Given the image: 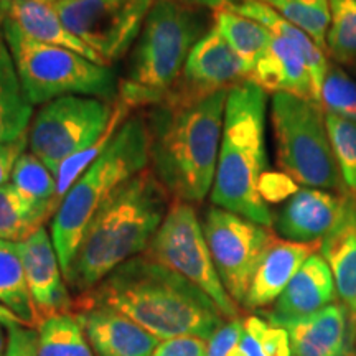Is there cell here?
Listing matches in <instances>:
<instances>
[{
    "label": "cell",
    "mask_w": 356,
    "mask_h": 356,
    "mask_svg": "<svg viewBox=\"0 0 356 356\" xmlns=\"http://www.w3.org/2000/svg\"><path fill=\"white\" fill-rule=\"evenodd\" d=\"M10 184L15 185L26 197L32 198L51 218L55 216L63 200L58 195L56 177L32 152H25L19 159L12 172Z\"/></svg>",
    "instance_id": "83f0119b"
},
{
    "label": "cell",
    "mask_w": 356,
    "mask_h": 356,
    "mask_svg": "<svg viewBox=\"0 0 356 356\" xmlns=\"http://www.w3.org/2000/svg\"><path fill=\"white\" fill-rule=\"evenodd\" d=\"M38 356H95L81 323L71 314H58L38 323Z\"/></svg>",
    "instance_id": "4316f807"
},
{
    "label": "cell",
    "mask_w": 356,
    "mask_h": 356,
    "mask_svg": "<svg viewBox=\"0 0 356 356\" xmlns=\"http://www.w3.org/2000/svg\"><path fill=\"white\" fill-rule=\"evenodd\" d=\"M0 304L19 317L26 327L40 323L17 243L0 239Z\"/></svg>",
    "instance_id": "cb8c5ba5"
},
{
    "label": "cell",
    "mask_w": 356,
    "mask_h": 356,
    "mask_svg": "<svg viewBox=\"0 0 356 356\" xmlns=\"http://www.w3.org/2000/svg\"><path fill=\"white\" fill-rule=\"evenodd\" d=\"M144 254L202 289L222 317L236 318L238 309L218 275L203 226L190 203L173 200Z\"/></svg>",
    "instance_id": "9c48e42d"
},
{
    "label": "cell",
    "mask_w": 356,
    "mask_h": 356,
    "mask_svg": "<svg viewBox=\"0 0 356 356\" xmlns=\"http://www.w3.org/2000/svg\"><path fill=\"white\" fill-rule=\"evenodd\" d=\"M0 35L32 106H43L63 96H91L106 101L118 97L119 83L111 66L97 65L68 48L35 42L8 25H0Z\"/></svg>",
    "instance_id": "52a82bcc"
},
{
    "label": "cell",
    "mask_w": 356,
    "mask_h": 356,
    "mask_svg": "<svg viewBox=\"0 0 356 356\" xmlns=\"http://www.w3.org/2000/svg\"><path fill=\"white\" fill-rule=\"evenodd\" d=\"M13 70H15V66H13L10 51H8L2 35H0V84H2L3 79H6Z\"/></svg>",
    "instance_id": "7bdbcfd3"
},
{
    "label": "cell",
    "mask_w": 356,
    "mask_h": 356,
    "mask_svg": "<svg viewBox=\"0 0 356 356\" xmlns=\"http://www.w3.org/2000/svg\"><path fill=\"white\" fill-rule=\"evenodd\" d=\"M149 167L145 114L132 113L106 150L74 181L51 218V239L68 280L88 226L119 186Z\"/></svg>",
    "instance_id": "5b68a950"
},
{
    "label": "cell",
    "mask_w": 356,
    "mask_h": 356,
    "mask_svg": "<svg viewBox=\"0 0 356 356\" xmlns=\"http://www.w3.org/2000/svg\"><path fill=\"white\" fill-rule=\"evenodd\" d=\"M7 345H8V340L6 341V335H3V330H2V323H0V356L6 355Z\"/></svg>",
    "instance_id": "f6af8a7d"
},
{
    "label": "cell",
    "mask_w": 356,
    "mask_h": 356,
    "mask_svg": "<svg viewBox=\"0 0 356 356\" xmlns=\"http://www.w3.org/2000/svg\"><path fill=\"white\" fill-rule=\"evenodd\" d=\"M172 202L150 167L119 186L88 226L66 282L88 292L124 262L145 252Z\"/></svg>",
    "instance_id": "3957f363"
},
{
    "label": "cell",
    "mask_w": 356,
    "mask_h": 356,
    "mask_svg": "<svg viewBox=\"0 0 356 356\" xmlns=\"http://www.w3.org/2000/svg\"><path fill=\"white\" fill-rule=\"evenodd\" d=\"M114 114V102L63 96L43 104L29 127V149L55 173L73 155L96 144Z\"/></svg>",
    "instance_id": "30bf717a"
},
{
    "label": "cell",
    "mask_w": 356,
    "mask_h": 356,
    "mask_svg": "<svg viewBox=\"0 0 356 356\" xmlns=\"http://www.w3.org/2000/svg\"><path fill=\"white\" fill-rule=\"evenodd\" d=\"M327 53L340 65L356 61V0H330Z\"/></svg>",
    "instance_id": "1f68e13d"
},
{
    "label": "cell",
    "mask_w": 356,
    "mask_h": 356,
    "mask_svg": "<svg viewBox=\"0 0 356 356\" xmlns=\"http://www.w3.org/2000/svg\"><path fill=\"white\" fill-rule=\"evenodd\" d=\"M213 22H215L213 25L216 26L218 32L238 53V56L244 61L249 74H251L257 61L264 56L267 48H269L273 33L259 22L231 10L215 12L213 13Z\"/></svg>",
    "instance_id": "d4e9b609"
},
{
    "label": "cell",
    "mask_w": 356,
    "mask_h": 356,
    "mask_svg": "<svg viewBox=\"0 0 356 356\" xmlns=\"http://www.w3.org/2000/svg\"><path fill=\"white\" fill-rule=\"evenodd\" d=\"M79 305L113 309L163 341L210 340L222 325L220 309L202 289L145 254L124 262L84 292Z\"/></svg>",
    "instance_id": "7a4b0ae2"
},
{
    "label": "cell",
    "mask_w": 356,
    "mask_h": 356,
    "mask_svg": "<svg viewBox=\"0 0 356 356\" xmlns=\"http://www.w3.org/2000/svg\"><path fill=\"white\" fill-rule=\"evenodd\" d=\"M239 348H241V351L246 356H266L259 341H257L256 338L246 330H243L241 341H239Z\"/></svg>",
    "instance_id": "b9f144b4"
},
{
    "label": "cell",
    "mask_w": 356,
    "mask_h": 356,
    "mask_svg": "<svg viewBox=\"0 0 356 356\" xmlns=\"http://www.w3.org/2000/svg\"><path fill=\"white\" fill-rule=\"evenodd\" d=\"M348 307L327 305L309 317L280 325L291 337L293 356H341Z\"/></svg>",
    "instance_id": "44dd1931"
},
{
    "label": "cell",
    "mask_w": 356,
    "mask_h": 356,
    "mask_svg": "<svg viewBox=\"0 0 356 356\" xmlns=\"http://www.w3.org/2000/svg\"><path fill=\"white\" fill-rule=\"evenodd\" d=\"M74 317L99 356H152L159 346L157 337L108 307L79 305Z\"/></svg>",
    "instance_id": "2e32d148"
},
{
    "label": "cell",
    "mask_w": 356,
    "mask_h": 356,
    "mask_svg": "<svg viewBox=\"0 0 356 356\" xmlns=\"http://www.w3.org/2000/svg\"><path fill=\"white\" fill-rule=\"evenodd\" d=\"M38 333L32 327L15 325L8 328V345L3 356H38Z\"/></svg>",
    "instance_id": "f35d334b"
},
{
    "label": "cell",
    "mask_w": 356,
    "mask_h": 356,
    "mask_svg": "<svg viewBox=\"0 0 356 356\" xmlns=\"http://www.w3.org/2000/svg\"><path fill=\"white\" fill-rule=\"evenodd\" d=\"M335 289L328 262L322 256L312 254L280 293L274 310L267 312L266 317L275 327L309 317L335 300Z\"/></svg>",
    "instance_id": "ac0fdd59"
},
{
    "label": "cell",
    "mask_w": 356,
    "mask_h": 356,
    "mask_svg": "<svg viewBox=\"0 0 356 356\" xmlns=\"http://www.w3.org/2000/svg\"><path fill=\"white\" fill-rule=\"evenodd\" d=\"M204 238L222 286L244 304L257 267L275 236L266 226L213 207L202 222Z\"/></svg>",
    "instance_id": "7c38bea8"
},
{
    "label": "cell",
    "mask_w": 356,
    "mask_h": 356,
    "mask_svg": "<svg viewBox=\"0 0 356 356\" xmlns=\"http://www.w3.org/2000/svg\"><path fill=\"white\" fill-rule=\"evenodd\" d=\"M152 356H207V345L198 337H177L160 343Z\"/></svg>",
    "instance_id": "ab89813d"
},
{
    "label": "cell",
    "mask_w": 356,
    "mask_h": 356,
    "mask_svg": "<svg viewBox=\"0 0 356 356\" xmlns=\"http://www.w3.org/2000/svg\"><path fill=\"white\" fill-rule=\"evenodd\" d=\"M314 254V244L275 238L257 267L244 300L249 309H259L279 299L297 270Z\"/></svg>",
    "instance_id": "ffe728a7"
},
{
    "label": "cell",
    "mask_w": 356,
    "mask_h": 356,
    "mask_svg": "<svg viewBox=\"0 0 356 356\" xmlns=\"http://www.w3.org/2000/svg\"><path fill=\"white\" fill-rule=\"evenodd\" d=\"M243 330V322L236 318L226 325L222 323L210 338V343L207 346V356H228L231 351L239 346Z\"/></svg>",
    "instance_id": "8d00e7d4"
},
{
    "label": "cell",
    "mask_w": 356,
    "mask_h": 356,
    "mask_svg": "<svg viewBox=\"0 0 356 356\" xmlns=\"http://www.w3.org/2000/svg\"><path fill=\"white\" fill-rule=\"evenodd\" d=\"M299 190V184L282 170H266L259 180V195L266 203H282L292 198Z\"/></svg>",
    "instance_id": "d590c367"
},
{
    "label": "cell",
    "mask_w": 356,
    "mask_h": 356,
    "mask_svg": "<svg viewBox=\"0 0 356 356\" xmlns=\"http://www.w3.org/2000/svg\"><path fill=\"white\" fill-rule=\"evenodd\" d=\"M229 10L239 13V15L243 17H248V19L259 22V24L264 25L270 33L279 35V37H284L296 43L305 58L307 66H309L312 73V78H314L315 88H317L320 95L325 73H327L328 66H330V61L327 60L325 51L320 50L318 44L315 43L309 35L302 32L300 29H297L296 25L284 19L282 15H279L274 8L266 6L261 0H239L238 3H234V6L229 8Z\"/></svg>",
    "instance_id": "603a6c76"
},
{
    "label": "cell",
    "mask_w": 356,
    "mask_h": 356,
    "mask_svg": "<svg viewBox=\"0 0 356 356\" xmlns=\"http://www.w3.org/2000/svg\"><path fill=\"white\" fill-rule=\"evenodd\" d=\"M228 356H246V355H244L243 351H241V348H239V346H238V348H234Z\"/></svg>",
    "instance_id": "7dc6e473"
},
{
    "label": "cell",
    "mask_w": 356,
    "mask_h": 356,
    "mask_svg": "<svg viewBox=\"0 0 356 356\" xmlns=\"http://www.w3.org/2000/svg\"><path fill=\"white\" fill-rule=\"evenodd\" d=\"M0 25L12 26L35 42L68 48L97 65H104L95 51L66 29L51 0H0Z\"/></svg>",
    "instance_id": "d6986e66"
},
{
    "label": "cell",
    "mask_w": 356,
    "mask_h": 356,
    "mask_svg": "<svg viewBox=\"0 0 356 356\" xmlns=\"http://www.w3.org/2000/svg\"><path fill=\"white\" fill-rule=\"evenodd\" d=\"M228 92L190 97L172 89L147 109L149 167L173 200L193 204L211 193Z\"/></svg>",
    "instance_id": "6da1fadb"
},
{
    "label": "cell",
    "mask_w": 356,
    "mask_h": 356,
    "mask_svg": "<svg viewBox=\"0 0 356 356\" xmlns=\"http://www.w3.org/2000/svg\"><path fill=\"white\" fill-rule=\"evenodd\" d=\"M346 68H348L350 73L353 74L355 79H356V61H353V63H350V65H346Z\"/></svg>",
    "instance_id": "bcb514c9"
},
{
    "label": "cell",
    "mask_w": 356,
    "mask_h": 356,
    "mask_svg": "<svg viewBox=\"0 0 356 356\" xmlns=\"http://www.w3.org/2000/svg\"><path fill=\"white\" fill-rule=\"evenodd\" d=\"M50 218L15 185L0 186V239L12 243L25 241Z\"/></svg>",
    "instance_id": "484cf974"
},
{
    "label": "cell",
    "mask_w": 356,
    "mask_h": 356,
    "mask_svg": "<svg viewBox=\"0 0 356 356\" xmlns=\"http://www.w3.org/2000/svg\"><path fill=\"white\" fill-rule=\"evenodd\" d=\"M320 249L330 266L338 293L345 305L356 312V195H348L343 218L322 239Z\"/></svg>",
    "instance_id": "7402d4cb"
},
{
    "label": "cell",
    "mask_w": 356,
    "mask_h": 356,
    "mask_svg": "<svg viewBox=\"0 0 356 356\" xmlns=\"http://www.w3.org/2000/svg\"><path fill=\"white\" fill-rule=\"evenodd\" d=\"M24 262L26 286L38 312L40 322L58 314H68L71 299L63 282L60 259L47 228L35 231L25 241L17 243Z\"/></svg>",
    "instance_id": "5bb4252c"
},
{
    "label": "cell",
    "mask_w": 356,
    "mask_h": 356,
    "mask_svg": "<svg viewBox=\"0 0 356 356\" xmlns=\"http://www.w3.org/2000/svg\"><path fill=\"white\" fill-rule=\"evenodd\" d=\"M33 119V106L26 99L13 70L0 84V144L13 140L29 131Z\"/></svg>",
    "instance_id": "f546056e"
},
{
    "label": "cell",
    "mask_w": 356,
    "mask_h": 356,
    "mask_svg": "<svg viewBox=\"0 0 356 356\" xmlns=\"http://www.w3.org/2000/svg\"><path fill=\"white\" fill-rule=\"evenodd\" d=\"M172 2L181 3V6L193 8H211V10H229L239 0H172Z\"/></svg>",
    "instance_id": "60d3db41"
},
{
    "label": "cell",
    "mask_w": 356,
    "mask_h": 356,
    "mask_svg": "<svg viewBox=\"0 0 356 356\" xmlns=\"http://www.w3.org/2000/svg\"><path fill=\"white\" fill-rule=\"evenodd\" d=\"M320 104L325 114L356 122V79L340 66H328L320 89Z\"/></svg>",
    "instance_id": "d6a6232c"
},
{
    "label": "cell",
    "mask_w": 356,
    "mask_h": 356,
    "mask_svg": "<svg viewBox=\"0 0 356 356\" xmlns=\"http://www.w3.org/2000/svg\"><path fill=\"white\" fill-rule=\"evenodd\" d=\"M270 124L280 170L307 188L348 191L333 157L322 106L277 92L270 101Z\"/></svg>",
    "instance_id": "ba28073f"
},
{
    "label": "cell",
    "mask_w": 356,
    "mask_h": 356,
    "mask_svg": "<svg viewBox=\"0 0 356 356\" xmlns=\"http://www.w3.org/2000/svg\"><path fill=\"white\" fill-rule=\"evenodd\" d=\"M204 33L198 8L154 0L115 99L132 111L159 104L180 81L191 48Z\"/></svg>",
    "instance_id": "8992f818"
},
{
    "label": "cell",
    "mask_w": 356,
    "mask_h": 356,
    "mask_svg": "<svg viewBox=\"0 0 356 356\" xmlns=\"http://www.w3.org/2000/svg\"><path fill=\"white\" fill-rule=\"evenodd\" d=\"M350 191L332 193L322 188H300L275 218V228L287 241L314 244L337 228L345 215Z\"/></svg>",
    "instance_id": "9a60e30c"
},
{
    "label": "cell",
    "mask_w": 356,
    "mask_h": 356,
    "mask_svg": "<svg viewBox=\"0 0 356 356\" xmlns=\"http://www.w3.org/2000/svg\"><path fill=\"white\" fill-rule=\"evenodd\" d=\"M51 2H60V0H51Z\"/></svg>",
    "instance_id": "c3c4849f"
},
{
    "label": "cell",
    "mask_w": 356,
    "mask_h": 356,
    "mask_svg": "<svg viewBox=\"0 0 356 356\" xmlns=\"http://www.w3.org/2000/svg\"><path fill=\"white\" fill-rule=\"evenodd\" d=\"M266 109L267 92L254 83L246 81L228 92L210 198L215 207L269 228L274 216L259 195V180L269 163Z\"/></svg>",
    "instance_id": "277c9868"
},
{
    "label": "cell",
    "mask_w": 356,
    "mask_h": 356,
    "mask_svg": "<svg viewBox=\"0 0 356 356\" xmlns=\"http://www.w3.org/2000/svg\"><path fill=\"white\" fill-rule=\"evenodd\" d=\"M0 323H2L3 327H7V328L15 327V325H25L19 317H17L15 314H13V312L8 310L3 304H0ZM25 327H26V325H25Z\"/></svg>",
    "instance_id": "ee69618b"
},
{
    "label": "cell",
    "mask_w": 356,
    "mask_h": 356,
    "mask_svg": "<svg viewBox=\"0 0 356 356\" xmlns=\"http://www.w3.org/2000/svg\"><path fill=\"white\" fill-rule=\"evenodd\" d=\"M279 15L305 32L327 53V32L330 26V0H261Z\"/></svg>",
    "instance_id": "f1b7e54d"
},
{
    "label": "cell",
    "mask_w": 356,
    "mask_h": 356,
    "mask_svg": "<svg viewBox=\"0 0 356 356\" xmlns=\"http://www.w3.org/2000/svg\"><path fill=\"white\" fill-rule=\"evenodd\" d=\"M243 327L259 341L266 356H293L291 337L286 328L266 323L259 317H248Z\"/></svg>",
    "instance_id": "e575fe53"
},
{
    "label": "cell",
    "mask_w": 356,
    "mask_h": 356,
    "mask_svg": "<svg viewBox=\"0 0 356 356\" xmlns=\"http://www.w3.org/2000/svg\"><path fill=\"white\" fill-rule=\"evenodd\" d=\"M249 81L266 92H289L320 104V95L299 47L279 35L273 33L269 48L251 71Z\"/></svg>",
    "instance_id": "e0dca14e"
},
{
    "label": "cell",
    "mask_w": 356,
    "mask_h": 356,
    "mask_svg": "<svg viewBox=\"0 0 356 356\" xmlns=\"http://www.w3.org/2000/svg\"><path fill=\"white\" fill-rule=\"evenodd\" d=\"M246 81V65L213 25L191 48L180 81L173 89L190 97H204L231 91Z\"/></svg>",
    "instance_id": "4fadbf2b"
},
{
    "label": "cell",
    "mask_w": 356,
    "mask_h": 356,
    "mask_svg": "<svg viewBox=\"0 0 356 356\" xmlns=\"http://www.w3.org/2000/svg\"><path fill=\"white\" fill-rule=\"evenodd\" d=\"M29 147V131L17 139L0 144V186L10 184L12 172Z\"/></svg>",
    "instance_id": "74e56055"
},
{
    "label": "cell",
    "mask_w": 356,
    "mask_h": 356,
    "mask_svg": "<svg viewBox=\"0 0 356 356\" xmlns=\"http://www.w3.org/2000/svg\"><path fill=\"white\" fill-rule=\"evenodd\" d=\"M134 111L131 108H127L124 102L118 99L114 101V114L108 129H106V132L102 134L99 139H97L96 144L89 145L88 149H84L76 155H73V157H70L63 165L60 167V170L56 172L55 177L58 184V195H60L61 198L68 193V190L73 186L74 181L83 175V172L86 170V168L91 165V163L95 162L102 152H104L106 147L109 145V142L113 140V137L115 136V132L119 131V127L126 122V119Z\"/></svg>",
    "instance_id": "4dcf8cb0"
},
{
    "label": "cell",
    "mask_w": 356,
    "mask_h": 356,
    "mask_svg": "<svg viewBox=\"0 0 356 356\" xmlns=\"http://www.w3.org/2000/svg\"><path fill=\"white\" fill-rule=\"evenodd\" d=\"M328 136L345 188L356 195V122L325 114Z\"/></svg>",
    "instance_id": "836d02e7"
},
{
    "label": "cell",
    "mask_w": 356,
    "mask_h": 356,
    "mask_svg": "<svg viewBox=\"0 0 356 356\" xmlns=\"http://www.w3.org/2000/svg\"><path fill=\"white\" fill-rule=\"evenodd\" d=\"M355 356H356V353H355Z\"/></svg>",
    "instance_id": "681fc988"
},
{
    "label": "cell",
    "mask_w": 356,
    "mask_h": 356,
    "mask_svg": "<svg viewBox=\"0 0 356 356\" xmlns=\"http://www.w3.org/2000/svg\"><path fill=\"white\" fill-rule=\"evenodd\" d=\"M154 0H60L55 7L66 29L106 66L136 44Z\"/></svg>",
    "instance_id": "8fae6325"
}]
</instances>
